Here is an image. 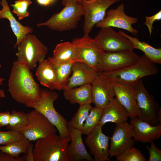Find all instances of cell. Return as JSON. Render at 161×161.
Wrapping results in <instances>:
<instances>
[{
  "label": "cell",
  "mask_w": 161,
  "mask_h": 161,
  "mask_svg": "<svg viewBox=\"0 0 161 161\" xmlns=\"http://www.w3.org/2000/svg\"><path fill=\"white\" fill-rule=\"evenodd\" d=\"M39 4L47 6L53 2L55 0H36Z\"/></svg>",
  "instance_id": "40"
},
{
  "label": "cell",
  "mask_w": 161,
  "mask_h": 161,
  "mask_svg": "<svg viewBox=\"0 0 161 161\" xmlns=\"http://www.w3.org/2000/svg\"><path fill=\"white\" fill-rule=\"evenodd\" d=\"M75 55L73 44L72 42H66L57 45L53 50V56L50 57L56 63L64 64L74 62Z\"/></svg>",
  "instance_id": "26"
},
{
  "label": "cell",
  "mask_w": 161,
  "mask_h": 161,
  "mask_svg": "<svg viewBox=\"0 0 161 161\" xmlns=\"http://www.w3.org/2000/svg\"><path fill=\"white\" fill-rule=\"evenodd\" d=\"M24 156L13 157L8 154L0 150V161H24Z\"/></svg>",
  "instance_id": "37"
},
{
  "label": "cell",
  "mask_w": 161,
  "mask_h": 161,
  "mask_svg": "<svg viewBox=\"0 0 161 161\" xmlns=\"http://www.w3.org/2000/svg\"><path fill=\"white\" fill-rule=\"evenodd\" d=\"M30 141L24 137L4 145H0V150L12 156L17 157L21 153L26 154Z\"/></svg>",
  "instance_id": "28"
},
{
  "label": "cell",
  "mask_w": 161,
  "mask_h": 161,
  "mask_svg": "<svg viewBox=\"0 0 161 161\" xmlns=\"http://www.w3.org/2000/svg\"><path fill=\"white\" fill-rule=\"evenodd\" d=\"M1 67V64L0 63V68Z\"/></svg>",
  "instance_id": "43"
},
{
  "label": "cell",
  "mask_w": 161,
  "mask_h": 161,
  "mask_svg": "<svg viewBox=\"0 0 161 161\" xmlns=\"http://www.w3.org/2000/svg\"><path fill=\"white\" fill-rule=\"evenodd\" d=\"M17 47V61L30 70L35 67L38 62L44 59L48 52L47 47L31 33L25 36Z\"/></svg>",
  "instance_id": "6"
},
{
  "label": "cell",
  "mask_w": 161,
  "mask_h": 161,
  "mask_svg": "<svg viewBox=\"0 0 161 161\" xmlns=\"http://www.w3.org/2000/svg\"><path fill=\"white\" fill-rule=\"evenodd\" d=\"M102 126L98 125L85 139V143L94 156L95 161H109V144L110 137L104 134Z\"/></svg>",
  "instance_id": "15"
},
{
  "label": "cell",
  "mask_w": 161,
  "mask_h": 161,
  "mask_svg": "<svg viewBox=\"0 0 161 161\" xmlns=\"http://www.w3.org/2000/svg\"><path fill=\"white\" fill-rule=\"evenodd\" d=\"M103 109L96 106L92 107L81 130L83 134L87 135L99 124Z\"/></svg>",
  "instance_id": "29"
},
{
  "label": "cell",
  "mask_w": 161,
  "mask_h": 161,
  "mask_svg": "<svg viewBox=\"0 0 161 161\" xmlns=\"http://www.w3.org/2000/svg\"><path fill=\"white\" fill-rule=\"evenodd\" d=\"M8 86L12 97L18 103L26 105L39 99L41 90L39 85L30 70L17 61L13 63Z\"/></svg>",
  "instance_id": "1"
},
{
  "label": "cell",
  "mask_w": 161,
  "mask_h": 161,
  "mask_svg": "<svg viewBox=\"0 0 161 161\" xmlns=\"http://www.w3.org/2000/svg\"><path fill=\"white\" fill-rule=\"evenodd\" d=\"M68 127L71 141L67 147L70 161H80L83 160L94 161L87 152L83 143L81 130L69 126Z\"/></svg>",
  "instance_id": "20"
},
{
  "label": "cell",
  "mask_w": 161,
  "mask_h": 161,
  "mask_svg": "<svg viewBox=\"0 0 161 161\" xmlns=\"http://www.w3.org/2000/svg\"><path fill=\"white\" fill-rule=\"evenodd\" d=\"M52 63L56 71L57 83L56 90L61 91L67 85L69 75L71 73L72 68L74 62L58 64L54 62L49 57L47 59Z\"/></svg>",
  "instance_id": "27"
},
{
  "label": "cell",
  "mask_w": 161,
  "mask_h": 161,
  "mask_svg": "<svg viewBox=\"0 0 161 161\" xmlns=\"http://www.w3.org/2000/svg\"><path fill=\"white\" fill-rule=\"evenodd\" d=\"M72 72L67 85L63 89H68L87 84H92L98 72L89 65L82 62H75L72 68Z\"/></svg>",
  "instance_id": "18"
},
{
  "label": "cell",
  "mask_w": 161,
  "mask_h": 161,
  "mask_svg": "<svg viewBox=\"0 0 161 161\" xmlns=\"http://www.w3.org/2000/svg\"><path fill=\"white\" fill-rule=\"evenodd\" d=\"M158 125H161V109L160 108L157 112Z\"/></svg>",
  "instance_id": "42"
},
{
  "label": "cell",
  "mask_w": 161,
  "mask_h": 161,
  "mask_svg": "<svg viewBox=\"0 0 161 161\" xmlns=\"http://www.w3.org/2000/svg\"><path fill=\"white\" fill-rule=\"evenodd\" d=\"M10 114L9 111L0 112V128L6 126L8 125Z\"/></svg>",
  "instance_id": "38"
},
{
  "label": "cell",
  "mask_w": 161,
  "mask_h": 161,
  "mask_svg": "<svg viewBox=\"0 0 161 161\" xmlns=\"http://www.w3.org/2000/svg\"><path fill=\"white\" fill-rule=\"evenodd\" d=\"M72 42L75 48L74 62L86 63L97 71V65L105 52L101 49L94 38L89 35H84L81 38H74Z\"/></svg>",
  "instance_id": "8"
},
{
  "label": "cell",
  "mask_w": 161,
  "mask_h": 161,
  "mask_svg": "<svg viewBox=\"0 0 161 161\" xmlns=\"http://www.w3.org/2000/svg\"><path fill=\"white\" fill-rule=\"evenodd\" d=\"M24 137V136L18 131H0V145H5Z\"/></svg>",
  "instance_id": "34"
},
{
  "label": "cell",
  "mask_w": 161,
  "mask_h": 161,
  "mask_svg": "<svg viewBox=\"0 0 161 161\" xmlns=\"http://www.w3.org/2000/svg\"><path fill=\"white\" fill-rule=\"evenodd\" d=\"M118 32L128 39L132 43L134 49L142 51L149 60L155 64H161V48L154 47L145 41H140L136 37L130 36L123 31L120 30Z\"/></svg>",
  "instance_id": "25"
},
{
  "label": "cell",
  "mask_w": 161,
  "mask_h": 161,
  "mask_svg": "<svg viewBox=\"0 0 161 161\" xmlns=\"http://www.w3.org/2000/svg\"><path fill=\"white\" fill-rule=\"evenodd\" d=\"M124 4H121L115 9L109 10L104 18L95 24L98 28L109 27L122 29L137 35L138 31L132 26L138 19L129 16L125 12Z\"/></svg>",
  "instance_id": "14"
},
{
  "label": "cell",
  "mask_w": 161,
  "mask_h": 161,
  "mask_svg": "<svg viewBox=\"0 0 161 161\" xmlns=\"http://www.w3.org/2000/svg\"><path fill=\"white\" fill-rule=\"evenodd\" d=\"M145 21L144 24L148 28L149 35H151L153 28V24L156 21L160 20L161 19V11L160 10L154 15L150 16H145Z\"/></svg>",
  "instance_id": "36"
},
{
  "label": "cell",
  "mask_w": 161,
  "mask_h": 161,
  "mask_svg": "<svg viewBox=\"0 0 161 161\" xmlns=\"http://www.w3.org/2000/svg\"><path fill=\"white\" fill-rule=\"evenodd\" d=\"M58 93L46 89L41 90L39 100L35 103L26 105L42 114L58 131L62 137H70L66 120L55 110L54 103L58 98Z\"/></svg>",
  "instance_id": "4"
},
{
  "label": "cell",
  "mask_w": 161,
  "mask_h": 161,
  "mask_svg": "<svg viewBox=\"0 0 161 161\" xmlns=\"http://www.w3.org/2000/svg\"><path fill=\"white\" fill-rule=\"evenodd\" d=\"M63 90L64 98L71 104L76 103L80 105L92 103L91 84Z\"/></svg>",
  "instance_id": "24"
},
{
  "label": "cell",
  "mask_w": 161,
  "mask_h": 161,
  "mask_svg": "<svg viewBox=\"0 0 161 161\" xmlns=\"http://www.w3.org/2000/svg\"><path fill=\"white\" fill-rule=\"evenodd\" d=\"M158 68L144 54L134 64L122 69L113 72H101L99 75L109 81L133 84L144 77L158 74Z\"/></svg>",
  "instance_id": "2"
},
{
  "label": "cell",
  "mask_w": 161,
  "mask_h": 161,
  "mask_svg": "<svg viewBox=\"0 0 161 161\" xmlns=\"http://www.w3.org/2000/svg\"><path fill=\"white\" fill-rule=\"evenodd\" d=\"M133 136L132 127L127 121L116 124L110 139L109 157H116L133 146Z\"/></svg>",
  "instance_id": "13"
},
{
  "label": "cell",
  "mask_w": 161,
  "mask_h": 161,
  "mask_svg": "<svg viewBox=\"0 0 161 161\" xmlns=\"http://www.w3.org/2000/svg\"><path fill=\"white\" fill-rule=\"evenodd\" d=\"M32 3L31 0H17L10 6L13 8L12 12L16 14L19 20H21L29 16L27 9Z\"/></svg>",
  "instance_id": "33"
},
{
  "label": "cell",
  "mask_w": 161,
  "mask_h": 161,
  "mask_svg": "<svg viewBox=\"0 0 161 161\" xmlns=\"http://www.w3.org/2000/svg\"><path fill=\"white\" fill-rule=\"evenodd\" d=\"M0 4L2 7L0 10V19L5 18L9 21L10 26L16 37V43L14 46L15 48L27 34L33 32V29L23 25L16 20L11 12L7 0H1Z\"/></svg>",
  "instance_id": "22"
},
{
  "label": "cell",
  "mask_w": 161,
  "mask_h": 161,
  "mask_svg": "<svg viewBox=\"0 0 161 161\" xmlns=\"http://www.w3.org/2000/svg\"><path fill=\"white\" fill-rule=\"evenodd\" d=\"M92 103L103 109L114 98L115 93L111 82L98 75L91 84Z\"/></svg>",
  "instance_id": "16"
},
{
  "label": "cell",
  "mask_w": 161,
  "mask_h": 161,
  "mask_svg": "<svg viewBox=\"0 0 161 161\" xmlns=\"http://www.w3.org/2000/svg\"><path fill=\"white\" fill-rule=\"evenodd\" d=\"M36 75L41 84L52 91L56 90L57 78L56 71L52 63L48 59L38 62Z\"/></svg>",
  "instance_id": "23"
},
{
  "label": "cell",
  "mask_w": 161,
  "mask_h": 161,
  "mask_svg": "<svg viewBox=\"0 0 161 161\" xmlns=\"http://www.w3.org/2000/svg\"><path fill=\"white\" fill-rule=\"evenodd\" d=\"M150 146H147L146 149L149 154L148 161H161V151L156 146L153 141L151 143Z\"/></svg>",
  "instance_id": "35"
},
{
  "label": "cell",
  "mask_w": 161,
  "mask_h": 161,
  "mask_svg": "<svg viewBox=\"0 0 161 161\" xmlns=\"http://www.w3.org/2000/svg\"><path fill=\"white\" fill-rule=\"evenodd\" d=\"M70 137L55 134L37 140L34 145V161H70L67 147Z\"/></svg>",
  "instance_id": "3"
},
{
  "label": "cell",
  "mask_w": 161,
  "mask_h": 161,
  "mask_svg": "<svg viewBox=\"0 0 161 161\" xmlns=\"http://www.w3.org/2000/svg\"><path fill=\"white\" fill-rule=\"evenodd\" d=\"M110 81L114 89L115 98L127 110L129 117H137V111L134 84H127Z\"/></svg>",
  "instance_id": "17"
},
{
  "label": "cell",
  "mask_w": 161,
  "mask_h": 161,
  "mask_svg": "<svg viewBox=\"0 0 161 161\" xmlns=\"http://www.w3.org/2000/svg\"><path fill=\"white\" fill-rule=\"evenodd\" d=\"M33 148V144L30 143L27 148L26 154L24 156L25 161H34Z\"/></svg>",
  "instance_id": "39"
},
{
  "label": "cell",
  "mask_w": 161,
  "mask_h": 161,
  "mask_svg": "<svg viewBox=\"0 0 161 161\" xmlns=\"http://www.w3.org/2000/svg\"><path fill=\"white\" fill-rule=\"evenodd\" d=\"M79 106L76 112L68 122V126L81 130L92 107L91 103Z\"/></svg>",
  "instance_id": "30"
},
{
  "label": "cell",
  "mask_w": 161,
  "mask_h": 161,
  "mask_svg": "<svg viewBox=\"0 0 161 161\" xmlns=\"http://www.w3.org/2000/svg\"><path fill=\"white\" fill-rule=\"evenodd\" d=\"M133 87L137 108V117L151 125H158L159 104L147 90L141 79L134 83Z\"/></svg>",
  "instance_id": "7"
},
{
  "label": "cell",
  "mask_w": 161,
  "mask_h": 161,
  "mask_svg": "<svg viewBox=\"0 0 161 161\" xmlns=\"http://www.w3.org/2000/svg\"><path fill=\"white\" fill-rule=\"evenodd\" d=\"M27 116L28 124L18 131L30 141L56 134V128L37 111L34 109L28 113Z\"/></svg>",
  "instance_id": "10"
},
{
  "label": "cell",
  "mask_w": 161,
  "mask_h": 161,
  "mask_svg": "<svg viewBox=\"0 0 161 161\" xmlns=\"http://www.w3.org/2000/svg\"><path fill=\"white\" fill-rule=\"evenodd\" d=\"M4 79L2 78H0V85L2 84L3 81ZM5 95L4 91L2 89H0V98L4 97Z\"/></svg>",
  "instance_id": "41"
},
{
  "label": "cell",
  "mask_w": 161,
  "mask_h": 161,
  "mask_svg": "<svg viewBox=\"0 0 161 161\" xmlns=\"http://www.w3.org/2000/svg\"><path fill=\"white\" fill-rule=\"evenodd\" d=\"M129 114L126 109L114 98L103 108L99 124L102 127L106 123L116 124L127 121Z\"/></svg>",
  "instance_id": "21"
},
{
  "label": "cell",
  "mask_w": 161,
  "mask_h": 161,
  "mask_svg": "<svg viewBox=\"0 0 161 161\" xmlns=\"http://www.w3.org/2000/svg\"><path fill=\"white\" fill-rule=\"evenodd\" d=\"M140 56L133 49L112 52H104L97 65L98 72L117 71L136 62Z\"/></svg>",
  "instance_id": "11"
},
{
  "label": "cell",
  "mask_w": 161,
  "mask_h": 161,
  "mask_svg": "<svg viewBox=\"0 0 161 161\" xmlns=\"http://www.w3.org/2000/svg\"><path fill=\"white\" fill-rule=\"evenodd\" d=\"M94 39L101 49L105 52L134 49L131 42L115 32L111 27L101 28Z\"/></svg>",
  "instance_id": "12"
},
{
  "label": "cell",
  "mask_w": 161,
  "mask_h": 161,
  "mask_svg": "<svg viewBox=\"0 0 161 161\" xmlns=\"http://www.w3.org/2000/svg\"><path fill=\"white\" fill-rule=\"evenodd\" d=\"M64 7L59 12L54 14L46 21L37 24L46 26L50 29L59 31L76 28L83 14L82 6L77 0H62Z\"/></svg>",
  "instance_id": "5"
},
{
  "label": "cell",
  "mask_w": 161,
  "mask_h": 161,
  "mask_svg": "<svg viewBox=\"0 0 161 161\" xmlns=\"http://www.w3.org/2000/svg\"><path fill=\"white\" fill-rule=\"evenodd\" d=\"M117 161H146L143 154L137 148L132 146L116 157Z\"/></svg>",
  "instance_id": "32"
},
{
  "label": "cell",
  "mask_w": 161,
  "mask_h": 161,
  "mask_svg": "<svg viewBox=\"0 0 161 161\" xmlns=\"http://www.w3.org/2000/svg\"><path fill=\"white\" fill-rule=\"evenodd\" d=\"M82 7L84 19L83 31L89 35L95 24L105 17L107 9L121 0H77Z\"/></svg>",
  "instance_id": "9"
},
{
  "label": "cell",
  "mask_w": 161,
  "mask_h": 161,
  "mask_svg": "<svg viewBox=\"0 0 161 161\" xmlns=\"http://www.w3.org/2000/svg\"><path fill=\"white\" fill-rule=\"evenodd\" d=\"M28 123L27 114L23 112L13 110L10 113L9 123L6 129L9 130L18 131Z\"/></svg>",
  "instance_id": "31"
},
{
  "label": "cell",
  "mask_w": 161,
  "mask_h": 161,
  "mask_svg": "<svg viewBox=\"0 0 161 161\" xmlns=\"http://www.w3.org/2000/svg\"><path fill=\"white\" fill-rule=\"evenodd\" d=\"M130 124L133 132L134 141L150 143L161 136V125L152 126L138 118H130Z\"/></svg>",
  "instance_id": "19"
}]
</instances>
